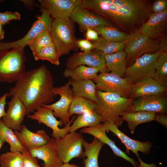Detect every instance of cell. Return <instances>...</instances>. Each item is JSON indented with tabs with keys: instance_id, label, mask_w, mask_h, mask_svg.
<instances>
[{
	"instance_id": "6da1fadb",
	"label": "cell",
	"mask_w": 167,
	"mask_h": 167,
	"mask_svg": "<svg viewBox=\"0 0 167 167\" xmlns=\"http://www.w3.org/2000/svg\"><path fill=\"white\" fill-rule=\"evenodd\" d=\"M53 77L46 66L42 64L26 71L10 88L8 96L18 97L24 105L26 115L43 105L54 100Z\"/></svg>"
},
{
	"instance_id": "7a4b0ae2",
	"label": "cell",
	"mask_w": 167,
	"mask_h": 167,
	"mask_svg": "<svg viewBox=\"0 0 167 167\" xmlns=\"http://www.w3.org/2000/svg\"><path fill=\"white\" fill-rule=\"evenodd\" d=\"M80 6L126 30L141 26L149 15V3L146 0H81Z\"/></svg>"
},
{
	"instance_id": "3957f363",
	"label": "cell",
	"mask_w": 167,
	"mask_h": 167,
	"mask_svg": "<svg viewBox=\"0 0 167 167\" xmlns=\"http://www.w3.org/2000/svg\"><path fill=\"white\" fill-rule=\"evenodd\" d=\"M96 111L100 116L102 122H112L118 127L123 121L121 116L130 109L133 100L122 97L114 93L96 90Z\"/></svg>"
},
{
	"instance_id": "277c9868",
	"label": "cell",
	"mask_w": 167,
	"mask_h": 167,
	"mask_svg": "<svg viewBox=\"0 0 167 167\" xmlns=\"http://www.w3.org/2000/svg\"><path fill=\"white\" fill-rule=\"evenodd\" d=\"M24 48L0 51V82H15L26 72Z\"/></svg>"
},
{
	"instance_id": "5b68a950",
	"label": "cell",
	"mask_w": 167,
	"mask_h": 167,
	"mask_svg": "<svg viewBox=\"0 0 167 167\" xmlns=\"http://www.w3.org/2000/svg\"><path fill=\"white\" fill-rule=\"evenodd\" d=\"M125 43L124 51L128 66L146 54H153L160 50L167 52L166 41L152 39L144 36L138 30L134 31Z\"/></svg>"
},
{
	"instance_id": "8992f818",
	"label": "cell",
	"mask_w": 167,
	"mask_h": 167,
	"mask_svg": "<svg viewBox=\"0 0 167 167\" xmlns=\"http://www.w3.org/2000/svg\"><path fill=\"white\" fill-rule=\"evenodd\" d=\"M75 31L74 22L69 18L53 19L49 32L60 57L76 49Z\"/></svg>"
},
{
	"instance_id": "52a82bcc",
	"label": "cell",
	"mask_w": 167,
	"mask_h": 167,
	"mask_svg": "<svg viewBox=\"0 0 167 167\" xmlns=\"http://www.w3.org/2000/svg\"><path fill=\"white\" fill-rule=\"evenodd\" d=\"M163 51L160 50L153 54H146L139 58L131 66L127 67L124 78L131 84L153 78L156 61Z\"/></svg>"
},
{
	"instance_id": "ba28073f",
	"label": "cell",
	"mask_w": 167,
	"mask_h": 167,
	"mask_svg": "<svg viewBox=\"0 0 167 167\" xmlns=\"http://www.w3.org/2000/svg\"><path fill=\"white\" fill-rule=\"evenodd\" d=\"M84 140L82 133L75 131L55 139L58 154L63 163H69L75 158H82Z\"/></svg>"
},
{
	"instance_id": "9c48e42d",
	"label": "cell",
	"mask_w": 167,
	"mask_h": 167,
	"mask_svg": "<svg viewBox=\"0 0 167 167\" xmlns=\"http://www.w3.org/2000/svg\"><path fill=\"white\" fill-rule=\"evenodd\" d=\"M96 90L114 93L121 96L130 98L131 84L126 78L111 73H101L92 80Z\"/></svg>"
},
{
	"instance_id": "30bf717a",
	"label": "cell",
	"mask_w": 167,
	"mask_h": 167,
	"mask_svg": "<svg viewBox=\"0 0 167 167\" xmlns=\"http://www.w3.org/2000/svg\"><path fill=\"white\" fill-rule=\"evenodd\" d=\"M71 80L70 79L65 84L60 87H54L53 91L56 95H59V100L55 103L42 106L52 109L56 118L59 119L63 125H66L70 121L72 116L69 112L70 106L73 100L74 96L70 87Z\"/></svg>"
},
{
	"instance_id": "8fae6325",
	"label": "cell",
	"mask_w": 167,
	"mask_h": 167,
	"mask_svg": "<svg viewBox=\"0 0 167 167\" xmlns=\"http://www.w3.org/2000/svg\"><path fill=\"white\" fill-rule=\"evenodd\" d=\"M102 127L106 131H109L115 134L125 146L127 153L132 151L137 156L140 162L138 167H156L154 164H148L143 162L140 158L138 152L147 154H149L152 147V143L149 141L141 142L135 140L126 135L112 122L105 121L102 124Z\"/></svg>"
},
{
	"instance_id": "7c38bea8",
	"label": "cell",
	"mask_w": 167,
	"mask_h": 167,
	"mask_svg": "<svg viewBox=\"0 0 167 167\" xmlns=\"http://www.w3.org/2000/svg\"><path fill=\"white\" fill-rule=\"evenodd\" d=\"M41 15L33 24L27 34L18 40L12 42L0 41V51L8 50L14 48L25 47L38 34L42 32L50 31L53 19L45 11H41Z\"/></svg>"
},
{
	"instance_id": "4fadbf2b",
	"label": "cell",
	"mask_w": 167,
	"mask_h": 167,
	"mask_svg": "<svg viewBox=\"0 0 167 167\" xmlns=\"http://www.w3.org/2000/svg\"><path fill=\"white\" fill-rule=\"evenodd\" d=\"M105 55L102 52L95 49L86 52H76L67 59L66 68L73 69L80 66L85 65L98 69L101 73L106 72Z\"/></svg>"
},
{
	"instance_id": "5bb4252c",
	"label": "cell",
	"mask_w": 167,
	"mask_h": 167,
	"mask_svg": "<svg viewBox=\"0 0 167 167\" xmlns=\"http://www.w3.org/2000/svg\"><path fill=\"white\" fill-rule=\"evenodd\" d=\"M28 118L37 121L39 124H43L52 130V137L56 139L67 134V130L75 118L74 116L64 127L60 128L59 126L63 124L60 121L54 117L53 110L47 107L42 106L38 107L31 114L27 115Z\"/></svg>"
},
{
	"instance_id": "9a60e30c",
	"label": "cell",
	"mask_w": 167,
	"mask_h": 167,
	"mask_svg": "<svg viewBox=\"0 0 167 167\" xmlns=\"http://www.w3.org/2000/svg\"><path fill=\"white\" fill-rule=\"evenodd\" d=\"M143 111L156 113H167L166 92L159 94L140 97L133 100L128 112Z\"/></svg>"
},
{
	"instance_id": "2e32d148",
	"label": "cell",
	"mask_w": 167,
	"mask_h": 167,
	"mask_svg": "<svg viewBox=\"0 0 167 167\" xmlns=\"http://www.w3.org/2000/svg\"><path fill=\"white\" fill-rule=\"evenodd\" d=\"M37 5L40 11H45L53 19L69 18L75 7L80 5L81 0H39Z\"/></svg>"
},
{
	"instance_id": "e0dca14e",
	"label": "cell",
	"mask_w": 167,
	"mask_h": 167,
	"mask_svg": "<svg viewBox=\"0 0 167 167\" xmlns=\"http://www.w3.org/2000/svg\"><path fill=\"white\" fill-rule=\"evenodd\" d=\"M7 104V109L2 120L8 128L14 131H19L26 115L25 106L21 100L15 96L11 97Z\"/></svg>"
},
{
	"instance_id": "ac0fdd59",
	"label": "cell",
	"mask_w": 167,
	"mask_h": 167,
	"mask_svg": "<svg viewBox=\"0 0 167 167\" xmlns=\"http://www.w3.org/2000/svg\"><path fill=\"white\" fill-rule=\"evenodd\" d=\"M69 18L73 22H76L84 28H93L105 25L112 26V23L96 13L79 6L75 7Z\"/></svg>"
},
{
	"instance_id": "d6986e66",
	"label": "cell",
	"mask_w": 167,
	"mask_h": 167,
	"mask_svg": "<svg viewBox=\"0 0 167 167\" xmlns=\"http://www.w3.org/2000/svg\"><path fill=\"white\" fill-rule=\"evenodd\" d=\"M167 27V9L151 14L148 20L143 22L138 31L142 35L156 39L166 32Z\"/></svg>"
},
{
	"instance_id": "ffe728a7",
	"label": "cell",
	"mask_w": 167,
	"mask_h": 167,
	"mask_svg": "<svg viewBox=\"0 0 167 167\" xmlns=\"http://www.w3.org/2000/svg\"><path fill=\"white\" fill-rule=\"evenodd\" d=\"M14 131L21 144L28 151L46 144L51 139L44 130H38L33 132L24 125L19 130Z\"/></svg>"
},
{
	"instance_id": "44dd1931",
	"label": "cell",
	"mask_w": 167,
	"mask_h": 167,
	"mask_svg": "<svg viewBox=\"0 0 167 167\" xmlns=\"http://www.w3.org/2000/svg\"><path fill=\"white\" fill-rule=\"evenodd\" d=\"M28 151L32 156L43 161V167H59L63 163L58 154L55 139L53 137L46 144Z\"/></svg>"
},
{
	"instance_id": "7402d4cb",
	"label": "cell",
	"mask_w": 167,
	"mask_h": 167,
	"mask_svg": "<svg viewBox=\"0 0 167 167\" xmlns=\"http://www.w3.org/2000/svg\"><path fill=\"white\" fill-rule=\"evenodd\" d=\"M106 131L102 127V124L92 127H85L82 128L80 131L81 133H87L94 136L104 144L109 146L112 149L113 153L116 156L122 158L130 162L134 167H138V163L137 161L129 156L120 149L116 145L115 142L111 140L107 135Z\"/></svg>"
},
{
	"instance_id": "603a6c76",
	"label": "cell",
	"mask_w": 167,
	"mask_h": 167,
	"mask_svg": "<svg viewBox=\"0 0 167 167\" xmlns=\"http://www.w3.org/2000/svg\"><path fill=\"white\" fill-rule=\"evenodd\" d=\"M167 87L163 86L152 78L143 79L131 84L130 98L156 95L166 92Z\"/></svg>"
},
{
	"instance_id": "cb8c5ba5",
	"label": "cell",
	"mask_w": 167,
	"mask_h": 167,
	"mask_svg": "<svg viewBox=\"0 0 167 167\" xmlns=\"http://www.w3.org/2000/svg\"><path fill=\"white\" fill-rule=\"evenodd\" d=\"M104 144L95 137L90 143L83 140V146L84 151L81 158L83 159L84 167H99V155Z\"/></svg>"
},
{
	"instance_id": "d4e9b609",
	"label": "cell",
	"mask_w": 167,
	"mask_h": 167,
	"mask_svg": "<svg viewBox=\"0 0 167 167\" xmlns=\"http://www.w3.org/2000/svg\"><path fill=\"white\" fill-rule=\"evenodd\" d=\"M71 80L74 97H82L96 103L97 90L96 85L92 80Z\"/></svg>"
},
{
	"instance_id": "484cf974",
	"label": "cell",
	"mask_w": 167,
	"mask_h": 167,
	"mask_svg": "<svg viewBox=\"0 0 167 167\" xmlns=\"http://www.w3.org/2000/svg\"><path fill=\"white\" fill-rule=\"evenodd\" d=\"M126 54L124 50L105 54V58L107 71L123 78L126 67Z\"/></svg>"
},
{
	"instance_id": "4316f807",
	"label": "cell",
	"mask_w": 167,
	"mask_h": 167,
	"mask_svg": "<svg viewBox=\"0 0 167 167\" xmlns=\"http://www.w3.org/2000/svg\"><path fill=\"white\" fill-rule=\"evenodd\" d=\"M157 113L153 112L140 111L124 113L121 116V119L126 122L131 134L134 133L136 126L139 125L155 120Z\"/></svg>"
},
{
	"instance_id": "83f0119b",
	"label": "cell",
	"mask_w": 167,
	"mask_h": 167,
	"mask_svg": "<svg viewBox=\"0 0 167 167\" xmlns=\"http://www.w3.org/2000/svg\"><path fill=\"white\" fill-rule=\"evenodd\" d=\"M101 122V118L96 111L79 115L68 128L67 133L75 132L80 128L94 126Z\"/></svg>"
},
{
	"instance_id": "f1b7e54d",
	"label": "cell",
	"mask_w": 167,
	"mask_h": 167,
	"mask_svg": "<svg viewBox=\"0 0 167 167\" xmlns=\"http://www.w3.org/2000/svg\"><path fill=\"white\" fill-rule=\"evenodd\" d=\"M96 31L106 41L125 44L131 34L119 30L112 26L102 25L90 28Z\"/></svg>"
},
{
	"instance_id": "f546056e",
	"label": "cell",
	"mask_w": 167,
	"mask_h": 167,
	"mask_svg": "<svg viewBox=\"0 0 167 167\" xmlns=\"http://www.w3.org/2000/svg\"><path fill=\"white\" fill-rule=\"evenodd\" d=\"M99 72L97 68L81 65L73 69L66 68L63 75L65 77H70L71 80H92L97 76Z\"/></svg>"
},
{
	"instance_id": "4dcf8cb0",
	"label": "cell",
	"mask_w": 167,
	"mask_h": 167,
	"mask_svg": "<svg viewBox=\"0 0 167 167\" xmlns=\"http://www.w3.org/2000/svg\"><path fill=\"white\" fill-rule=\"evenodd\" d=\"M96 102L84 97L78 96L74 97L69 108V113L78 115L96 111Z\"/></svg>"
},
{
	"instance_id": "1f68e13d",
	"label": "cell",
	"mask_w": 167,
	"mask_h": 167,
	"mask_svg": "<svg viewBox=\"0 0 167 167\" xmlns=\"http://www.w3.org/2000/svg\"><path fill=\"white\" fill-rule=\"evenodd\" d=\"M0 135L10 147V150L24 153L28 151L20 143L11 129L6 126L0 119Z\"/></svg>"
},
{
	"instance_id": "d6a6232c",
	"label": "cell",
	"mask_w": 167,
	"mask_h": 167,
	"mask_svg": "<svg viewBox=\"0 0 167 167\" xmlns=\"http://www.w3.org/2000/svg\"><path fill=\"white\" fill-rule=\"evenodd\" d=\"M161 85L167 86V52L163 51L156 61L154 76L152 78Z\"/></svg>"
},
{
	"instance_id": "836d02e7",
	"label": "cell",
	"mask_w": 167,
	"mask_h": 167,
	"mask_svg": "<svg viewBox=\"0 0 167 167\" xmlns=\"http://www.w3.org/2000/svg\"><path fill=\"white\" fill-rule=\"evenodd\" d=\"M95 49L102 52L105 54H110L123 51L125 47L124 43L109 41L100 37L97 41H93Z\"/></svg>"
},
{
	"instance_id": "e575fe53",
	"label": "cell",
	"mask_w": 167,
	"mask_h": 167,
	"mask_svg": "<svg viewBox=\"0 0 167 167\" xmlns=\"http://www.w3.org/2000/svg\"><path fill=\"white\" fill-rule=\"evenodd\" d=\"M35 60H47L56 66L60 64V57L54 44L42 48L33 54Z\"/></svg>"
},
{
	"instance_id": "d590c367",
	"label": "cell",
	"mask_w": 167,
	"mask_h": 167,
	"mask_svg": "<svg viewBox=\"0 0 167 167\" xmlns=\"http://www.w3.org/2000/svg\"><path fill=\"white\" fill-rule=\"evenodd\" d=\"M23 154L18 151H10L0 155V167H22Z\"/></svg>"
},
{
	"instance_id": "8d00e7d4",
	"label": "cell",
	"mask_w": 167,
	"mask_h": 167,
	"mask_svg": "<svg viewBox=\"0 0 167 167\" xmlns=\"http://www.w3.org/2000/svg\"><path fill=\"white\" fill-rule=\"evenodd\" d=\"M49 31L42 32L36 36L29 43L28 45L31 50L33 54L42 48L53 43Z\"/></svg>"
},
{
	"instance_id": "74e56055",
	"label": "cell",
	"mask_w": 167,
	"mask_h": 167,
	"mask_svg": "<svg viewBox=\"0 0 167 167\" xmlns=\"http://www.w3.org/2000/svg\"><path fill=\"white\" fill-rule=\"evenodd\" d=\"M20 14L18 12H14L6 11L4 12H0V23L3 25L9 24L12 20L20 19Z\"/></svg>"
},
{
	"instance_id": "f35d334b",
	"label": "cell",
	"mask_w": 167,
	"mask_h": 167,
	"mask_svg": "<svg viewBox=\"0 0 167 167\" xmlns=\"http://www.w3.org/2000/svg\"><path fill=\"white\" fill-rule=\"evenodd\" d=\"M23 154L24 161L22 167H43L39 165L37 158L32 156L29 151Z\"/></svg>"
},
{
	"instance_id": "ab89813d",
	"label": "cell",
	"mask_w": 167,
	"mask_h": 167,
	"mask_svg": "<svg viewBox=\"0 0 167 167\" xmlns=\"http://www.w3.org/2000/svg\"><path fill=\"white\" fill-rule=\"evenodd\" d=\"M76 45L77 47L79 48L84 52L91 51L95 49L92 42L87 39L77 40Z\"/></svg>"
},
{
	"instance_id": "60d3db41",
	"label": "cell",
	"mask_w": 167,
	"mask_h": 167,
	"mask_svg": "<svg viewBox=\"0 0 167 167\" xmlns=\"http://www.w3.org/2000/svg\"><path fill=\"white\" fill-rule=\"evenodd\" d=\"M167 1L166 0H158L155 1L152 6V10L154 13L162 12L167 9Z\"/></svg>"
},
{
	"instance_id": "b9f144b4",
	"label": "cell",
	"mask_w": 167,
	"mask_h": 167,
	"mask_svg": "<svg viewBox=\"0 0 167 167\" xmlns=\"http://www.w3.org/2000/svg\"><path fill=\"white\" fill-rule=\"evenodd\" d=\"M84 28L86 29V36L87 40L93 41L99 39V34L96 31L89 27H86Z\"/></svg>"
},
{
	"instance_id": "7bdbcfd3",
	"label": "cell",
	"mask_w": 167,
	"mask_h": 167,
	"mask_svg": "<svg viewBox=\"0 0 167 167\" xmlns=\"http://www.w3.org/2000/svg\"><path fill=\"white\" fill-rule=\"evenodd\" d=\"M8 96L7 92L0 97V119L5 115L6 111L5 107L6 104V100Z\"/></svg>"
},
{
	"instance_id": "ee69618b",
	"label": "cell",
	"mask_w": 167,
	"mask_h": 167,
	"mask_svg": "<svg viewBox=\"0 0 167 167\" xmlns=\"http://www.w3.org/2000/svg\"><path fill=\"white\" fill-rule=\"evenodd\" d=\"M166 113H159L156 115L155 120L167 128V116Z\"/></svg>"
},
{
	"instance_id": "f6af8a7d",
	"label": "cell",
	"mask_w": 167,
	"mask_h": 167,
	"mask_svg": "<svg viewBox=\"0 0 167 167\" xmlns=\"http://www.w3.org/2000/svg\"><path fill=\"white\" fill-rule=\"evenodd\" d=\"M27 9L30 11H32L36 5L35 1L34 0H21Z\"/></svg>"
},
{
	"instance_id": "bcb514c9",
	"label": "cell",
	"mask_w": 167,
	"mask_h": 167,
	"mask_svg": "<svg viewBox=\"0 0 167 167\" xmlns=\"http://www.w3.org/2000/svg\"><path fill=\"white\" fill-rule=\"evenodd\" d=\"M3 25L0 23V41L4 37L5 31L3 28Z\"/></svg>"
},
{
	"instance_id": "7dc6e473",
	"label": "cell",
	"mask_w": 167,
	"mask_h": 167,
	"mask_svg": "<svg viewBox=\"0 0 167 167\" xmlns=\"http://www.w3.org/2000/svg\"><path fill=\"white\" fill-rule=\"evenodd\" d=\"M59 167H79L75 164H70L69 163H63Z\"/></svg>"
},
{
	"instance_id": "c3c4849f",
	"label": "cell",
	"mask_w": 167,
	"mask_h": 167,
	"mask_svg": "<svg viewBox=\"0 0 167 167\" xmlns=\"http://www.w3.org/2000/svg\"><path fill=\"white\" fill-rule=\"evenodd\" d=\"M5 142L2 136L0 135V149Z\"/></svg>"
},
{
	"instance_id": "681fc988",
	"label": "cell",
	"mask_w": 167,
	"mask_h": 167,
	"mask_svg": "<svg viewBox=\"0 0 167 167\" xmlns=\"http://www.w3.org/2000/svg\"><path fill=\"white\" fill-rule=\"evenodd\" d=\"M3 1H4V0H0V3H1V2H3Z\"/></svg>"
}]
</instances>
